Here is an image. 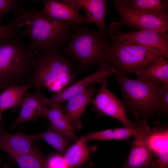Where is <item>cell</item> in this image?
Segmentation results:
<instances>
[{
    "mask_svg": "<svg viewBox=\"0 0 168 168\" xmlns=\"http://www.w3.org/2000/svg\"><path fill=\"white\" fill-rule=\"evenodd\" d=\"M14 20L20 28L25 26L20 35L29 38V48L37 54L59 50L70 39L74 28L79 26L53 18L36 8H24L16 14Z\"/></svg>",
    "mask_w": 168,
    "mask_h": 168,
    "instance_id": "cell-1",
    "label": "cell"
},
{
    "mask_svg": "<svg viewBox=\"0 0 168 168\" xmlns=\"http://www.w3.org/2000/svg\"><path fill=\"white\" fill-rule=\"evenodd\" d=\"M20 36L0 39V89L26 85L34 72L38 54Z\"/></svg>",
    "mask_w": 168,
    "mask_h": 168,
    "instance_id": "cell-2",
    "label": "cell"
},
{
    "mask_svg": "<svg viewBox=\"0 0 168 168\" xmlns=\"http://www.w3.org/2000/svg\"><path fill=\"white\" fill-rule=\"evenodd\" d=\"M114 74L122 92V102L136 119H147L163 113V83L132 79L117 71Z\"/></svg>",
    "mask_w": 168,
    "mask_h": 168,
    "instance_id": "cell-3",
    "label": "cell"
},
{
    "mask_svg": "<svg viewBox=\"0 0 168 168\" xmlns=\"http://www.w3.org/2000/svg\"><path fill=\"white\" fill-rule=\"evenodd\" d=\"M73 29L69 40L63 47L64 53L78 62V67L85 69L104 62L109 63L110 36L92 30L85 26Z\"/></svg>",
    "mask_w": 168,
    "mask_h": 168,
    "instance_id": "cell-4",
    "label": "cell"
},
{
    "mask_svg": "<svg viewBox=\"0 0 168 168\" xmlns=\"http://www.w3.org/2000/svg\"><path fill=\"white\" fill-rule=\"evenodd\" d=\"M74 77L72 61L59 50L45 51L38 54L34 72L26 85L35 92L45 87L52 92H57L72 84Z\"/></svg>",
    "mask_w": 168,
    "mask_h": 168,
    "instance_id": "cell-5",
    "label": "cell"
},
{
    "mask_svg": "<svg viewBox=\"0 0 168 168\" xmlns=\"http://www.w3.org/2000/svg\"><path fill=\"white\" fill-rule=\"evenodd\" d=\"M109 55V63L116 71L124 75L136 74L159 57H165L150 47L115 39H111Z\"/></svg>",
    "mask_w": 168,
    "mask_h": 168,
    "instance_id": "cell-6",
    "label": "cell"
},
{
    "mask_svg": "<svg viewBox=\"0 0 168 168\" xmlns=\"http://www.w3.org/2000/svg\"><path fill=\"white\" fill-rule=\"evenodd\" d=\"M138 129L134 136L128 157L119 168H149L154 157L149 139L152 129L147 119H136Z\"/></svg>",
    "mask_w": 168,
    "mask_h": 168,
    "instance_id": "cell-7",
    "label": "cell"
},
{
    "mask_svg": "<svg viewBox=\"0 0 168 168\" xmlns=\"http://www.w3.org/2000/svg\"><path fill=\"white\" fill-rule=\"evenodd\" d=\"M100 81V88L91 101L93 104L92 110L100 116L106 115L118 120L124 127L136 128V124L128 118L123 103L108 88V77Z\"/></svg>",
    "mask_w": 168,
    "mask_h": 168,
    "instance_id": "cell-8",
    "label": "cell"
},
{
    "mask_svg": "<svg viewBox=\"0 0 168 168\" xmlns=\"http://www.w3.org/2000/svg\"><path fill=\"white\" fill-rule=\"evenodd\" d=\"M115 8L120 15L117 25H125L139 30H148L162 33L168 31V16L140 12L126 8L120 0H114Z\"/></svg>",
    "mask_w": 168,
    "mask_h": 168,
    "instance_id": "cell-9",
    "label": "cell"
},
{
    "mask_svg": "<svg viewBox=\"0 0 168 168\" xmlns=\"http://www.w3.org/2000/svg\"><path fill=\"white\" fill-rule=\"evenodd\" d=\"M115 67L106 62L99 65V68L95 72L86 77L70 85L64 89L53 94L46 102V106L68 100L83 92L88 87L95 82L100 81L104 78L114 74Z\"/></svg>",
    "mask_w": 168,
    "mask_h": 168,
    "instance_id": "cell-10",
    "label": "cell"
},
{
    "mask_svg": "<svg viewBox=\"0 0 168 168\" xmlns=\"http://www.w3.org/2000/svg\"><path fill=\"white\" fill-rule=\"evenodd\" d=\"M111 39L126 40L155 49L167 58L168 57V35L148 30H139L132 32H124L109 28L108 30Z\"/></svg>",
    "mask_w": 168,
    "mask_h": 168,
    "instance_id": "cell-11",
    "label": "cell"
},
{
    "mask_svg": "<svg viewBox=\"0 0 168 168\" xmlns=\"http://www.w3.org/2000/svg\"><path fill=\"white\" fill-rule=\"evenodd\" d=\"M42 2L44 7L40 12L52 18L78 25H85L92 22L86 15H81L79 10L63 0H44Z\"/></svg>",
    "mask_w": 168,
    "mask_h": 168,
    "instance_id": "cell-12",
    "label": "cell"
},
{
    "mask_svg": "<svg viewBox=\"0 0 168 168\" xmlns=\"http://www.w3.org/2000/svg\"><path fill=\"white\" fill-rule=\"evenodd\" d=\"M36 139L35 134L27 135L22 132L11 134L0 128V149L12 156L30 152L34 147L33 142Z\"/></svg>",
    "mask_w": 168,
    "mask_h": 168,
    "instance_id": "cell-13",
    "label": "cell"
},
{
    "mask_svg": "<svg viewBox=\"0 0 168 168\" xmlns=\"http://www.w3.org/2000/svg\"><path fill=\"white\" fill-rule=\"evenodd\" d=\"M38 116L46 117L51 126L69 139L75 142L78 139L61 103L55 104L49 107H41L38 113Z\"/></svg>",
    "mask_w": 168,
    "mask_h": 168,
    "instance_id": "cell-14",
    "label": "cell"
},
{
    "mask_svg": "<svg viewBox=\"0 0 168 168\" xmlns=\"http://www.w3.org/2000/svg\"><path fill=\"white\" fill-rule=\"evenodd\" d=\"M96 91L92 84L82 93L68 100L65 105H63V110L74 129H81V116Z\"/></svg>",
    "mask_w": 168,
    "mask_h": 168,
    "instance_id": "cell-15",
    "label": "cell"
},
{
    "mask_svg": "<svg viewBox=\"0 0 168 168\" xmlns=\"http://www.w3.org/2000/svg\"><path fill=\"white\" fill-rule=\"evenodd\" d=\"M72 7L84 11L86 16L97 26L98 31L105 34V18L107 1L105 0H63Z\"/></svg>",
    "mask_w": 168,
    "mask_h": 168,
    "instance_id": "cell-16",
    "label": "cell"
},
{
    "mask_svg": "<svg viewBox=\"0 0 168 168\" xmlns=\"http://www.w3.org/2000/svg\"><path fill=\"white\" fill-rule=\"evenodd\" d=\"M47 99L40 91L32 94L29 89L27 90L24 94L19 114L12 124V128L26 122L36 121L38 117L39 110L42 107H46Z\"/></svg>",
    "mask_w": 168,
    "mask_h": 168,
    "instance_id": "cell-17",
    "label": "cell"
},
{
    "mask_svg": "<svg viewBox=\"0 0 168 168\" xmlns=\"http://www.w3.org/2000/svg\"><path fill=\"white\" fill-rule=\"evenodd\" d=\"M155 124L149 137L150 146L160 168H168V126L161 125L157 121Z\"/></svg>",
    "mask_w": 168,
    "mask_h": 168,
    "instance_id": "cell-18",
    "label": "cell"
},
{
    "mask_svg": "<svg viewBox=\"0 0 168 168\" xmlns=\"http://www.w3.org/2000/svg\"><path fill=\"white\" fill-rule=\"evenodd\" d=\"M167 58H156L137 73V79L157 83L168 82V61Z\"/></svg>",
    "mask_w": 168,
    "mask_h": 168,
    "instance_id": "cell-19",
    "label": "cell"
},
{
    "mask_svg": "<svg viewBox=\"0 0 168 168\" xmlns=\"http://www.w3.org/2000/svg\"><path fill=\"white\" fill-rule=\"evenodd\" d=\"M124 6L140 12L168 16V0H120Z\"/></svg>",
    "mask_w": 168,
    "mask_h": 168,
    "instance_id": "cell-20",
    "label": "cell"
},
{
    "mask_svg": "<svg viewBox=\"0 0 168 168\" xmlns=\"http://www.w3.org/2000/svg\"><path fill=\"white\" fill-rule=\"evenodd\" d=\"M89 155L86 141L79 138L69 147L63 156L68 168H78L86 161Z\"/></svg>",
    "mask_w": 168,
    "mask_h": 168,
    "instance_id": "cell-21",
    "label": "cell"
},
{
    "mask_svg": "<svg viewBox=\"0 0 168 168\" xmlns=\"http://www.w3.org/2000/svg\"><path fill=\"white\" fill-rule=\"evenodd\" d=\"M138 129L137 126L134 128L124 127L110 129L91 132L81 137L80 138L86 142L91 140H126L133 137L137 132Z\"/></svg>",
    "mask_w": 168,
    "mask_h": 168,
    "instance_id": "cell-22",
    "label": "cell"
},
{
    "mask_svg": "<svg viewBox=\"0 0 168 168\" xmlns=\"http://www.w3.org/2000/svg\"><path fill=\"white\" fill-rule=\"evenodd\" d=\"M30 87L27 85H15L4 89L0 94V110L21 107L26 91Z\"/></svg>",
    "mask_w": 168,
    "mask_h": 168,
    "instance_id": "cell-23",
    "label": "cell"
},
{
    "mask_svg": "<svg viewBox=\"0 0 168 168\" xmlns=\"http://www.w3.org/2000/svg\"><path fill=\"white\" fill-rule=\"evenodd\" d=\"M36 139H42L55 149L58 153L63 155L72 145L73 141L53 128L49 127L45 131L35 134Z\"/></svg>",
    "mask_w": 168,
    "mask_h": 168,
    "instance_id": "cell-24",
    "label": "cell"
},
{
    "mask_svg": "<svg viewBox=\"0 0 168 168\" xmlns=\"http://www.w3.org/2000/svg\"><path fill=\"white\" fill-rule=\"evenodd\" d=\"M20 168H46V159L35 146L29 153L12 156Z\"/></svg>",
    "mask_w": 168,
    "mask_h": 168,
    "instance_id": "cell-25",
    "label": "cell"
},
{
    "mask_svg": "<svg viewBox=\"0 0 168 168\" xmlns=\"http://www.w3.org/2000/svg\"><path fill=\"white\" fill-rule=\"evenodd\" d=\"M23 2L20 0H0V21L7 14L20 13L24 8Z\"/></svg>",
    "mask_w": 168,
    "mask_h": 168,
    "instance_id": "cell-26",
    "label": "cell"
},
{
    "mask_svg": "<svg viewBox=\"0 0 168 168\" xmlns=\"http://www.w3.org/2000/svg\"><path fill=\"white\" fill-rule=\"evenodd\" d=\"M21 30L15 20L7 24L0 23V39L5 37H21L20 35Z\"/></svg>",
    "mask_w": 168,
    "mask_h": 168,
    "instance_id": "cell-27",
    "label": "cell"
},
{
    "mask_svg": "<svg viewBox=\"0 0 168 168\" xmlns=\"http://www.w3.org/2000/svg\"><path fill=\"white\" fill-rule=\"evenodd\" d=\"M46 168H68L64 161L63 155L53 154L46 159Z\"/></svg>",
    "mask_w": 168,
    "mask_h": 168,
    "instance_id": "cell-28",
    "label": "cell"
},
{
    "mask_svg": "<svg viewBox=\"0 0 168 168\" xmlns=\"http://www.w3.org/2000/svg\"><path fill=\"white\" fill-rule=\"evenodd\" d=\"M161 102L163 111L166 116L168 114V82L163 83Z\"/></svg>",
    "mask_w": 168,
    "mask_h": 168,
    "instance_id": "cell-29",
    "label": "cell"
},
{
    "mask_svg": "<svg viewBox=\"0 0 168 168\" xmlns=\"http://www.w3.org/2000/svg\"><path fill=\"white\" fill-rule=\"evenodd\" d=\"M151 167V168H160L159 164L156 159L152 161Z\"/></svg>",
    "mask_w": 168,
    "mask_h": 168,
    "instance_id": "cell-30",
    "label": "cell"
},
{
    "mask_svg": "<svg viewBox=\"0 0 168 168\" xmlns=\"http://www.w3.org/2000/svg\"><path fill=\"white\" fill-rule=\"evenodd\" d=\"M3 112L4 111H3L0 110V123L1 120V119L2 118V115Z\"/></svg>",
    "mask_w": 168,
    "mask_h": 168,
    "instance_id": "cell-31",
    "label": "cell"
},
{
    "mask_svg": "<svg viewBox=\"0 0 168 168\" xmlns=\"http://www.w3.org/2000/svg\"><path fill=\"white\" fill-rule=\"evenodd\" d=\"M3 168H9V167L7 164H5L3 166Z\"/></svg>",
    "mask_w": 168,
    "mask_h": 168,
    "instance_id": "cell-32",
    "label": "cell"
},
{
    "mask_svg": "<svg viewBox=\"0 0 168 168\" xmlns=\"http://www.w3.org/2000/svg\"><path fill=\"white\" fill-rule=\"evenodd\" d=\"M2 158L1 157H0V165L2 162Z\"/></svg>",
    "mask_w": 168,
    "mask_h": 168,
    "instance_id": "cell-33",
    "label": "cell"
}]
</instances>
